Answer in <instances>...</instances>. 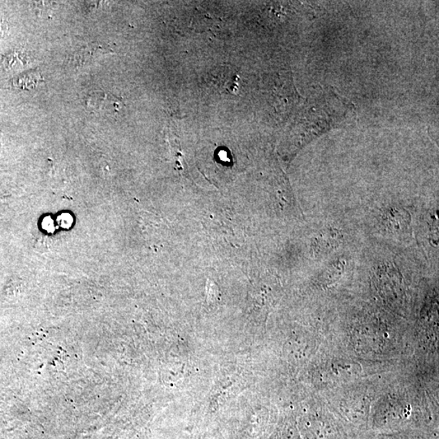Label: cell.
<instances>
[{
	"instance_id": "1",
	"label": "cell",
	"mask_w": 439,
	"mask_h": 439,
	"mask_svg": "<svg viewBox=\"0 0 439 439\" xmlns=\"http://www.w3.org/2000/svg\"><path fill=\"white\" fill-rule=\"evenodd\" d=\"M116 97L105 94V93L96 92L91 96L87 100V105L92 109L100 110L102 105H105L106 109H109V106L119 107Z\"/></svg>"
}]
</instances>
